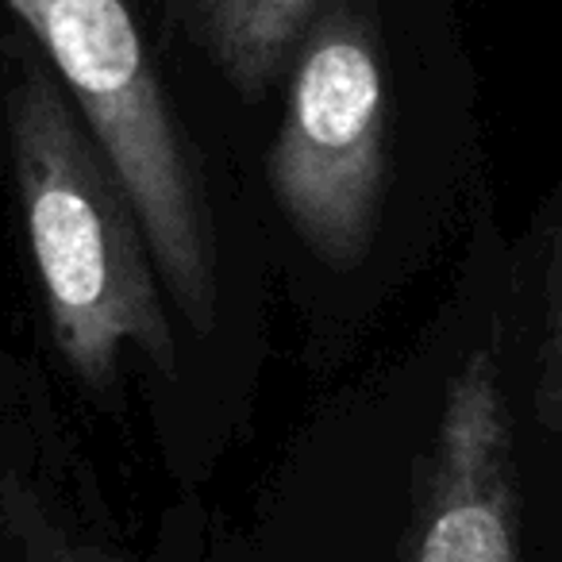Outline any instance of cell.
<instances>
[{
	"label": "cell",
	"instance_id": "cell-1",
	"mask_svg": "<svg viewBox=\"0 0 562 562\" xmlns=\"http://www.w3.org/2000/svg\"><path fill=\"white\" fill-rule=\"evenodd\" d=\"M4 109L20 212L63 362L89 390H104L135 347L170 378L178 347L162 278L116 166L43 66L20 74Z\"/></svg>",
	"mask_w": 562,
	"mask_h": 562
},
{
	"label": "cell",
	"instance_id": "cell-2",
	"mask_svg": "<svg viewBox=\"0 0 562 562\" xmlns=\"http://www.w3.org/2000/svg\"><path fill=\"white\" fill-rule=\"evenodd\" d=\"M116 166L150 258L201 336L220 313L216 243L189 143L127 0H9Z\"/></svg>",
	"mask_w": 562,
	"mask_h": 562
},
{
	"label": "cell",
	"instance_id": "cell-3",
	"mask_svg": "<svg viewBox=\"0 0 562 562\" xmlns=\"http://www.w3.org/2000/svg\"><path fill=\"white\" fill-rule=\"evenodd\" d=\"M270 193L328 270L370 255L385 193V66L367 0H328L293 58Z\"/></svg>",
	"mask_w": 562,
	"mask_h": 562
},
{
	"label": "cell",
	"instance_id": "cell-4",
	"mask_svg": "<svg viewBox=\"0 0 562 562\" xmlns=\"http://www.w3.org/2000/svg\"><path fill=\"white\" fill-rule=\"evenodd\" d=\"M397 562H520L513 416L485 347L447 385Z\"/></svg>",
	"mask_w": 562,
	"mask_h": 562
},
{
	"label": "cell",
	"instance_id": "cell-5",
	"mask_svg": "<svg viewBox=\"0 0 562 562\" xmlns=\"http://www.w3.org/2000/svg\"><path fill=\"white\" fill-rule=\"evenodd\" d=\"M196 40L243 97L258 101L297 58L328 0H181Z\"/></svg>",
	"mask_w": 562,
	"mask_h": 562
},
{
	"label": "cell",
	"instance_id": "cell-6",
	"mask_svg": "<svg viewBox=\"0 0 562 562\" xmlns=\"http://www.w3.org/2000/svg\"><path fill=\"white\" fill-rule=\"evenodd\" d=\"M0 520L20 547V562H124L120 554L70 531L35 485L9 474L0 482Z\"/></svg>",
	"mask_w": 562,
	"mask_h": 562
},
{
	"label": "cell",
	"instance_id": "cell-7",
	"mask_svg": "<svg viewBox=\"0 0 562 562\" xmlns=\"http://www.w3.org/2000/svg\"><path fill=\"white\" fill-rule=\"evenodd\" d=\"M536 413L547 431H562V212L547 258V316H543V351H539Z\"/></svg>",
	"mask_w": 562,
	"mask_h": 562
}]
</instances>
